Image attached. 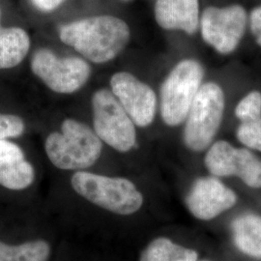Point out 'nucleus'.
<instances>
[{"label":"nucleus","instance_id":"f257e3e1","mask_svg":"<svg viewBox=\"0 0 261 261\" xmlns=\"http://www.w3.org/2000/svg\"><path fill=\"white\" fill-rule=\"evenodd\" d=\"M60 40L94 63H106L118 56L130 41V28L119 18L97 16L63 25Z\"/></svg>","mask_w":261,"mask_h":261},{"label":"nucleus","instance_id":"4468645a","mask_svg":"<svg viewBox=\"0 0 261 261\" xmlns=\"http://www.w3.org/2000/svg\"><path fill=\"white\" fill-rule=\"evenodd\" d=\"M235 248L244 255L261 261V215L244 212L235 217L230 224Z\"/></svg>","mask_w":261,"mask_h":261},{"label":"nucleus","instance_id":"aec40b11","mask_svg":"<svg viewBox=\"0 0 261 261\" xmlns=\"http://www.w3.org/2000/svg\"><path fill=\"white\" fill-rule=\"evenodd\" d=\"M25 125L23 120L16 115L0 113V139L17 138L23 134Z\"/></svg>","mask_w":261,"mask_h":261},{"label":"nucleus","instance_id":"6ab92c4d","mask_svg":"<svg viewBox=\"0 0 261 261\" xmlns=\"http://www.w3.org/2000/svg\"><path fill=\"white\" fill-rule=\"evenodd\" d=\"M235 116L241 122L260 118L261 92L253 90L242 98L235 108Z\"/></svg>","mask_w":261,"mask_h":261},{"label":"nucleus","instance_id":"2eb2a0df","mask_svg":"<svg viewBox=\"0 0 261 261\" xmlns=\"http://www.w3.org/2000/svg\"><path fill=\"white\" fill-rule=\"evenodd\" d=\"M30 48L28 33L19 28H0V69H9L24 59Z\"/></svg>","mask_w":261,"mask_h":261},{"label":"nucleus","instance_id":"9b49d317","mask_svg":"<svg viewBox=\"0 0 261 261\" xmlns=\"http://www.w3.org/2000/svg\"><path fill=\"white\" fill-rule=\"evenodd\" d=\"M112 92L128 113L132 121L140 128L154 121L157 96L148 84L128 72H119L111 80Z\"/></svg>","mask_w":261,"mask_h":261},{"label":"nucleus","instance_id":"0eeeda50","mask_svg":"<svg viewBox=\"0 0 261 261\" xmlns=\"http://www.w3.org/2000/svg\"><path fill=\"white\" fill-rule=\"evenodd\" d=\"M204 165L212 176L237 177L249 188L261 189V160L252 150L218 140L208 147Z\"/></svg>","mask_w":261,"mask_h":261},{"label":"nucleus","instance_id":"4be33fe9","mask_svg":"<svg viewBox=\"0 0 261 261\" xmlns=\"http://www.w3.org/2000/svg\"><path fill=\"white\" fill-rule=\"evenodd\" d=\"M37 9L43 12H50L60 6L65 0H31Z\"/></svg>","mask_w":261,"mask_h":261},{"label":"nucleus","instance_id":"f8f14e48","mask_svg":"<svg viewBox=\"0 0 261 261\" xmlns=\"http://www.w3.org/2000/svg\"><path fill=\"white\" fill-rule=\"evenodd\" d=\"M34 179V168L19 145L0 139V185L20 191L30 186Z\"/></svg>","mask_w":261,"mask_h":261},{"label":"nucleus","instance_id":"f03ea898","mask_svg":"<svg viewBox=\"0 0 261 261\" xmlns=\"http://www.w3.org/2000/svg\"><path fill=\"white\" fill-rule=\"evenodd\" d=\"M102 140L95 130L75 119H65L61 132L48 135L45 150L51 164L62 170L92 167L102 153Z\"/></svg>","mask_w":261,"mask_h":261},{"label":"nucleus","instance_id":"5701e85b","mask_svg":"<svg viewBox=\"0 0 261 261\" xmlns=\"http://www.w3.org/2000/svg\"><path fill=\"white\" fill-rule=\"evenodd\" d=\"M197 261H213V260H209V259H198Z\"/></svg>","mask_w":261,"mask_h":261},{"label":"nucleus","instance_id":"20e7f679","mask_svg":"<svg viewBox=\"0 0 261 261\" xmlns=\"http://www.w3.org/2000/svg\"><path fill=\"white\" fill-rule=\"evenodd\" d=\"M224 93L216 83L202 84L187 115L183 141L193 152L207 149L220 130L224 118Z\"/></svg>","mask_w":261,"mask_h":261},{"label":"nucleus","instance_id":"7ed1b4c3","mask_svg":"<svg viewBox=\"0 0 261 261\" xmlns=\"http://www.w3.org/2000/svg\"><path fill=\"white\" fill-rule=\"evenodd\" d=\"M71 184L77 195L114 214H135L144 201L140 190L127 178L109 177L79 170L72 176Z\"/></svg>","mask_w":261,"mask_h":261},{"label":"nucleus","instance_id":"423d86ee","mask_svg":"<svg viewBox=\"0 0 261 261\" xmlns=\"http://www.w3.org/2000/svg\"><path fill=\"white\" fill-rule=\"evenodd\" d=\"M94 130L99 139L118 152H128L137 144L135 123L109 89L92 97Z\"/></svg>","mask_w":261,"mask_h":261},{"label":"nucleus","instance_id":"9d476101","mask_svg":"<svg viewBox=\"0 0 261 261\" xmlns=\"http://www.w3.org/2000/svg\"><path fill=\"white\" fill-rule=\"evenodd\" d=\"M238 196L221 178L199 177L190 188L185 204L193 217L202 222H210L236 205Z\"/></svg>","mask_w":261,"mask_h":261},{"label":"nucleus","instance_id":"dca6fc26","mask_svg":"<svg viewBox=\"0 0 261 261\" xmlns=\"http://www.w3.org/2000/svg\"><path fill=\"white\" fill-rule=\"evenodd\" d=\"M198 252L173 242L168 237H157L144 248L139 261H197Z\"/></svg>","mask_w":261,"mask_h":261},{"label":"nucleus","instance_id":"1a4fd4ad","mask_svg":"<svg viewBox=\"0 0 261 261\" xmlns=\"http://www.w3.org/2000/svg\"><path fill=\"white\" fill-rule=\"evenodd\" d=\"M247 21V13L241 5L210 6L203 11L200 19L201 36L217 53L230 55L242 40Z\"/></svg>","mask_w":261,"mask_h":261},{"label":"nucleus","instance_id":"412c9836","mask_svg":"<svg viewBox=\"0 0 261 261\" xmlns=\"http://www.w3.org/2000/svg\"><path fill=\"white\" fill-rule=\"evenodd\" d=\"M250 27L255 42L261 47V6L254 8L251 12Z\"/></svg>","mask_w":261,"mask_h":261},{"label":"nucleus","instance_id":"6e6552de","mask_svg":"<svg viewBox=\"0 0 261 261\" xmlns=\"http://www.w3.org/2000/svg\"><path fill=\"white\" fill-rule=\"evenodd\" d=\"M33 74L56 93H74L90 77L88 63L77 57L61 58L49 49H39L31 59Z\"/></svg>","mask_w":261,"mask_h":261},{"label":"nucleus","instance_id":"f3484780","mask_svg":"<svg viewBox=\"0 0 261 261\" xmlns=\"http://www.w3.org/2000/svg\"><path fill=\"white\" fill-rule=\"evenodd\" d=\"M50 246L45 240H32L18 245L0 241V261H47Z\"/></svg>","mask_w":261,"mask_h":261},{"label":"nucleus","instance_id":"ddd939ff","mask_svg":"<svg viewBox=\"0 0 261 261\" xmlns=\"http://www.w3.org/2000/svg\"><path fill=\"white\" fill-rule=\"evenodd\" d=\"M155 19L166 30H182L194 35L199 25L198 0H157Z\"/></svg>","mask_w":261,"mask_h":261},{"label":"nucleus","instance_id":"a211bd4d","mask_svg":"<svg viewBox=\"0 0 261 261\" xmlns=\"http://www.w3.org/2000/svg\"><path fill=\"white\" fill-rule=\"evenodd\" d=\"M236 138L246 148L261 152V117L241 122L236 130Z\"/></svg>","mask_w":261,"mask_h":261},{"label":"nucleus","instance_id":"39448f33","mask_svg":"<svg viewBox=\"0 0 261 261\" xmlns=\"http://www.w3.org/2000/svg\"><path fill=\"white\" fill-rule=\"evenodd\" d=\"M204 77V68L196 59H184L173 67L161 86L160 110L170 127L185 121Z\"/></svg>","mask_w":261,"mask_h":261}]
</instances>
